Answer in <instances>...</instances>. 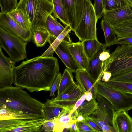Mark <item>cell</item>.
Listing matches in <instances>:
<instances>
[{
  "label": "cell",
  "mask_w": 132,
  "mask_h": 132,
  "mask_svg": "<svg viewBox=\"0 0 132 132\" xmlns=\"http://www.w3.org/2000/svg\"><path fill=\"white\" fill-rule=\"evenodd\" d=\"M59 73L57 59L38 56L15 68L13 84L30 92L49 91Z\"/></svg>",
  "instance_id": "cell-1"
},
{
  "label": "cell",
  "mask_w": 132,
  "mask_h": 132,
  "mask_svg": "<svg viewBox=\"0 0 132 132\" xmlns=\"http://www.w3.org/2000/svg\"><path fill=\"white\" fill-rule=\"evenodd\" d=\"M23 89L12 86L0 89V107L44 118V103L32 97Z\"/></svg>",
  "instance_id": "cell-2"
},
{
  "label": "cell",
  "mask_w": 132,
  "mask_h": 132,
  "mask_svg": "<svg viewBox=\"0 0 132 132\" xmlns=\"http://www.w3.org/2000/svg\"><path fill=\"white\" fill-rule=\"evenodd\" d=\"M104 69L111 73L110 80L132 82V44L118 45L106 62Z\"/></svg>",
  "instance_id": "cell-3"
},
{
  "label": "cell",
  "mask_w": 132,
  "mask_h": 132,
  "mask_svg": "<svg viewBox=\"0 0 132 132\" xmlns=\"http://www.w3.org/2000/svg\"><path fill=\"white\" fill-rule=\"evenodd\" d=\"M16 9L23 14L33 32L41 29L47 30L46 20L53 13L54 7L48 0H20Z\"/></svg>",
  "instance_id": "cell-4"
},
{
  "label": "cell",
  "mask_w": 132,
  "mask_h": 132,
  "mask_svg": "<svg viewBox=\"0 0 132 132\" xmlns=\"http://www.w3.org/2000/svg\"><path fill=\"white\" fill-rule=\"evenodd\" d=\"M98 20L90 0H85L82 17L74 32L81 42L86 40L98 39L96 33Z\"/></svg>",
  "instance_id": "cell-5"
},
{
  "label": "cell",
  "mask_w": 132,
  "mask_h": 132,
  "mask_svg": "<svg viewBox=\"0 0 132 132\" xmlns=\"http://www.w3.org/2000/svg\"><path fill=\"white\" fill-rule=\"evenodd\" d=\"M27 42L0 28V48L7 52L12 60L18 62L27 57Z\"/></svg>",
  "instance_id": "cell-6"
},
{
  "label": "cell",
  "mask_w": 132,
  "mask_h": 132,
  "mask_svg": "<svg viewBox=\"0 0 132 132\" xmlns=\"http://www.w3.org/2000/svg\"><path fill=\"white\" fill-rule=\"evenodd\" d=\"M97 92L109 101L115 111L127 112L132 109V94L114 89L100 80L97 83Z\"/></svg>",
  "instance_id": "cell-7"
},
{
  "label": "cell",
  "mask_w": 132,
  "mask_h": 132,
  "mask_svg": "<svg viewBox=\"0 0 132 132\" xmlns=\"http://www.w3.org/2000/svg\"><path fill=\"white\" fill-rule=\"evenodd\" d=\"M47 120L44 118L0 120V132H43L42 126Z\"/></svg>",
  "instance_id": "cell-8"
},
{
  "label": "cell",
  "mask_w": 132,
  "mask_h": 132,
  "mask_svg": "<svg viewBox=\"0 0 132 132\" xmlns=\"http://www.w3.org/2000/svg\"><path fill=\"white\" fill-rule=\"evenodd\" d=\"M0 28L27 42L30 41L33 38V33L31 29L22 27L15 22L7 13L0 12Z\"/></svg>",
  "instance_id": "cell-9"
},
{
  "label": "cell",
  "mask_w": 132,
  "mask_h": 132,
  "mask_svg": "<svg viewBox=\"0 0 132 132\" xmlns=\"http://www.w3.org/2000/svg\"><path fill=\"white\" fill-rule=\"evenodd\" d=\"M85 0H63L66 15L72 31L74 32L83 15Z\"/></svg>",
  "instance_id": "cell-10"
},
{
  "label": "cell",
  "mask_w": 132,
  "mask_h": 132,
  "mask_svg": "<svg viewBox=\"0 0 132 132\" xmlns=\"http://www.w3.org/2000/svg\"><path fill=\"white\" fill-rule=\"evenodd\" d=\"M15 63L6 57L0 48V89L12 86Z\"/></svg>",
  "instance_id": "cell-11"
},
{
  "label": "cell",
  "mask_w": 132,
  "mask_h": 132,
  "mask_svg": "<svg viewBox=\"0 0 132 132\" xmlns=\"http://www.w3.org/2000/svg\"><path fill=\"white\" fill-rule=\"evenodd\" d=\"M107 47L105 44H102L97 52L89 60L88 66L86 70L95 85L97 84L102 77L106 61L100 60L99 55Z\"/></svg>",
  "instance_id": "cell-12"
},
{
  "label": "cell",
  "mask_w": 132,
  "mask_h": 132,
  "mask_svg": "<svg viewBox=\"0 0 132 132\" xmlns=\"http://www.w3.org/2000/svg\"><path fill=\"white\" fill-rule=\"evenodd\" d=\"M103 18L111 25L132 20V8L128 4L117 9L105 11Z\"/></svg>",
  "instance_id": "cell-13"
},
{
  "label": "cell",
  "mask_w": 132,
  "mask_h": 132,
  "mask_svg": "<svg viewBox=\"0 0 132 132\" xmlns=\"http://www.w3.org/2000/svg\"><path fill=\"white\" fill-rule=\"evenodd\" d=\"M112 123L116 132H132V117L125 110L114 111Z\"/></svg>",
  "instance_id": "cell-14"
},
{
  "label": "cell",
  "mask_w": 132,
  "mask_h": 132,
  "mask_svg": "<svg viewBox=\"0 0 132 132\" xmlns=\"http://www.w3.org/2000/svg\"><path fill=\"white\" fill-rule=\"evenodd\" d=\"M78 85L84 93L90 92L93 97L97 100V84H94L90 76L86 70L79 69L75 73Z\"/></svg>",
  "instance_id": "cell-15"
},
{
  "label": "cell",
  "mask_w": 132,
  "mask_h": 132,
  "mask_svg": "<svg viewBox=\"0 0 132 132\" xmlns=\"http://www.w3.org/2000/svg\"><path fill=\"white\" fill-rule=\"evenodd\" d=\"M68 43L63 40L58 46L55 52L67 68L74 73L79 69L68 47Z\"/></svg>",
  "instance_id": "cell-16"
},
{
  "label": "cell",
  "mask_w": 132,
  "mask_h": 132,
  "mask_svg": "<svg viewBox=\"0 0 132 132\" xmlns=\"http://www.w3.org/2000/svg\"><path fill=\"white\" fill-rule=\"evenodd\" d=\"M68 47L79 69L86 70L89 60L84 51L82 42L68 43Z\"/></svg>",
  "instance_id": "cell-17"
},
{
  "label": "cell",
  "mask_w": 132,
  "mask_h": 132,
  "mask_svg": "<svg viewBox=\"0 0 132 132\" xmlns=\"http://www.w3.org/2000/svg\"><path fill=\"white\" fill-rule=\"evenodd\" d=\"M74 106H68L63 108L61 113L55 119L53 132H62L65 128L70 130L73 121L70 113Z\"/></svg>",
  "instance_id": "cell-18"
},
{
  "label": "cell",
  "mask_w": 132,
  "mask_h": 132,
  "mask_svg": "<svg viewBox=\"0 0 132 132\" xmlns=\"http://www.w3.org/2000/svg\"><path fill=\"white\" fill-rule=\"evenodd\" d=\"M72 31L69 25L66 26L63 31L56 38L50 47L41 56L44 57H53L54 52L61 42L64 40L69 43L72 42L69 33Z\"/></svg>",
  "instance_id": "cell-19"
},
{
  "label": "cell",
  "mask_w": 132,
  "mask_h": 132,
  "mask_svg": "<svg viewBox=\"0 0 132 132\" xmlns=\"http://www.w3.org/2000/svg\"><path fill=\"white\" fill-rule=\"evenodd\" d=\"M41 118L36 115L20 112L0 107V120L10 119H32Z\"/></svg>",
  "instance_id": "cell-20"
},
{
  "label": "cell",
  "mask_w": 132,
  "mask_h": 132,
  "mask_svg": "<svg viewBox=\"0 0 132 132\" xmlns=\"http://www.w3.org/2000/svg\"><path fill=\"white\" fill-rule=\"evenodd\" d=\"M77 85L74 81H73L60 95L57 96L55 98L52 99L53 102L62 108H63L64 105H75L76 103L72 98L71 96Z\"/></svg>",
  "instance_id": "cell-21"
},
{
  "label": "cell",
  "mask_w": 132,
  "mask_h": 132,
  "mask_svg": "<svg viewBox=\"0 0 132 132\" xmlns=\"http://www.w3.org/2000/svg\"><path fill=\"white\" fill-rule=\"evenodd\" d=\"M63 108L53 102L52 99H47L44 103V118L46 120L56 119L61 113Z\"/></svg>",
  "instance_id": "cell-22"
},
{
  "label": "cell",
  "mask_w": 132,
  "mask_h": 132,
  "mask_svg": "<svg viewBox=\"0 0 132 132\" xmlns=\"http://www.w3.org/2000/svg\"><path fill=\"white\" fill-rule=\"evenodd\" d=\"M101 26L104 33L105 44L107 47L114 45L117 37L116 36L114 31L111 26L103 18L101 22Z\"/></svg>",
  "instance_id": "cell-23"
},
{
  "label": "cell",
  "mask_w": 132,
  "mask_h": 132,
  "mask_svg": "<svg viewBox=\"0 0 132 132\" xmlns=\"http://www.w3.org/2000/svg\"><path fill=\"white\" fill-rule=\"evenodd\" d=\"M98 107V103L94 98L90 101L85 100L77 109L79 116H82L85 118L94 113Z\"/></svg>",
  "instance_id": "cell-24"
},
{
  "label": "cell",
  "mask_w": 132,
  "mask_h": 132,
  "mask_svg": "<svg viewBox=\"0 0 132 132\" xmlns=\"http://www.w3.org/2000/svg\"><path fill=\"white\" fill-rule=\"evenodd\" d=\"M54 10L53 15L58 19L66 26L69 25V23L66 14L64 7L63 0H53Z\"/></svg>",
  "instance_id": "cell-25"
},
{
  "label": "cell",
  "mask_w": 132,
  "mask_h": 132,
  "mask_svg": "<svg viewBox=\"0 0 132 132\" xmlns=\"http://www.w3.org/2000/svg\"><path fill=\"white\" fill-rule=\"evenodd\" d=\"M82 42L84 51L89 60L97 52L102 44L96 39L86 40Z\"/></svg>",
  "instance_id": "cell-26"
},
{
  "label": "cell",
  "mask_w": 132,
  "mask_h": 132,
  "mask_svg": "<svg viewBox=\"0 0 132 132\" xmlns=\"http://www.w3.org/2000/svg\"><path fill=\"white\" fill-rule=\"evenodd\" d=\"M103 82L110 87L121 92L132 94V82L110 80Z\"/></svg>",
  "instance_id": "cell-27"
},
{
  "label": "cell",
  "mask_w": 132,
  "mask_h": 132,
  "mask_svg": "<svg viewBox=\"0 0 132 132\" xmlns=\"http://www.w3.org/2000/svg\"><path fill=\"white\" fill-rule=\"evenodd\" d=\"M34 42L38 47L44 46L48 42L50 34L46 30L41 29L33 32Z\"/></svg>",
  "instance_id": "cell-28"
},
{
  "label": "cell",
  "mask_w": 132,
  "mask_h": 132,
  "mask_svg": "<svg viewBox=\"0 0 132 132\" xmlns=\"http://www.w3.org/2000/svg\"><path fill=\"white\" fill-rule=\"evenodd\" d=\"M97 101L98 108L102 112L107 114L113 117L115 111L112 104L106 98L97 94Z\"/></svg>",
  "instance_id": "cell-29"
},
{
  "label": "cell",
  "mask_w": 132,
  "mask_h": 132,
  "mask_svg": "<svg viewBox=\"0 0 132 132\" xmlns=\"http://www.w3.org/2000/svg\"><path fill=\"white\" fill-rule=\"evenodd\" d=\"M72 72L67 68L65 69L62 76L57 96L60 95L74 81Z\"/></svg>",
  "instance_id": "cell-30"
},
{
  "label": "cell",
  "mask_w": 132,
  "mask_h": 132,
  "mask_svg": "<svg viewBox=\"0 0 132 132\" xmlns=\"http://www.w3.org/2000/svg\"><path fill=\"white\" fill-rule=\"evenodd\" d=\"M7 13L15 22L22 27L25 29H31L30 24L20 11L15 9Z\"/></svg>",
  "instance_id": "cell-31"
},
{
  "label": "cell",
  "mask_w": 132,
  "mask_h": 132,
  "mask_svg": "<svg viewBox=\"0 0 132 132\" xmlns=\"http://www.w3.org/2000/svg\"><path fill=\"white\" fill-rule=\"evenodd\" d=\"M56 19V18L50 14L48 16L46 20V28L50 34L48 42L50 45L58 36L55 30Z\"/></svg>",
  "instance_id": "cell-32"
},
{
  "label": "cell",
  "mask_w": 132,
  "mask_h": 132,
  "mask_svg": "<svg viewBox=\"0 0 132 132\" xmlns=\"http://www.w3.org/2000/svg\"><path fill=\"white\" fill-rule=\"evenodd\" d=\"M104 12L117 9L127 5L126 0H103Z\"/></svg>",
  "instance_id": "cell-33"
},
{
  "label": "cell",
  "mask_w": 132,
  "mask_h": 132,
  "mask_svg": "<svg viewBox=\"0 0 132 132\" xmlns=\"http://www.w3.org/2000/svg\"><path fill=\"white\" fill-rule=\"evenodd\" d=\"M118 38L132 37V28L118 24L111 25Z\"/></svg>",
  "instance_id": "cell-34"
},
{
  "label": "cell",
  "mask_w": 132,
  "mask_h": 132,
  "mask_svg": "<svg viewBox=\"0 0 132 132\" xmlns=\"http://www.w3.org/2000/svg\"><path fill=\"white\" fill-rule=\"evenodd\" d=\"M17 0H0L1 12L8 13L16 9Z\"/></svg>",
  "instance_id": "cell-35"
},
{
  "label": "cell",
  "mask_w": 132,
  "mask_h": 132,
  "mask_svg": "<svg viewBox=\"0 0 132 132\" xmlns=\"http://www.w3.org/2000/svg\"><path fill=\"white\" fill-rule=\"evenodd\" d=\"M95 114L103 125H109L113 126L112 117L102 112L97 108L95 111Z\"/></svg>",
  "instance_id": "cell-36"
},
{
  "label": "cell",
  "mask_w": 132,
  "mask_h": 132,
  "mask_svg": "<svg viewBox=\"0 0 132 132\" xmlns=\"http://www.w3.org/2000/svg\"><path fill=\"white\" fill-rule=\"evenodd\" d=\"M93 7L97 19H101L104 12L103 0H94Z\"/></svg>",
  "instance_id": "cell-37"
},
{
  "label": "cell",
  "mask_w": 132,
  "mask_h": 132,
  "mask_svg": "<svg viewBox=\"0 0 132 132\" xmlns=\"http://www.w3.org/2000/svg\"><path fill=\"white\" fill-rule=\"evenodd\" d=\"M62 76L61 73L59 72L56 77L52 86L50 91V96H54L55 92L59 88Z\"/></svg>",
  "instance_id": "cell-38"
},
{
  "label": "cell",
  "mask_w": 132,
  "mask_h": 132,
  "mask_svg": "<svg viewBox=\"0 0 132 132\" xmlns=\"http://www.w3.org/2000/svg\"><path fill=\"white\" fill-rule=\"evenodd\" d=\"M76 124L79 132H96L84 121H77Z\"/></svg>",
  "instance_id": "cell-39"
},
{
  "label": "cell",
  "mask_w": 132,
  "mask_h": 132,
  "mask_svg": "<svg viewBox=\"0 0 132 132\" xmlns=\"http://www.w3.org/2000/svg\"><path fill=\"white\" fill-rule=\"evenodd\" d=\"M55 119L47 120L42 126L43 132H53Z\"/></svg>",
  "instance_id": "cell-40"
},
{
  "label": "cell",
  "mask_w": 132,
  "mask_h": 132,
  "mask_svg": "<svg viewBox=\"0 0 132 132\" xmlns=\"http://www.w3.org/2000/svg\"><path fill=\"white\" fill-rule=\"evenodd\" d=\"M84 121L95 130L96 132H102L101 128L92 120V118L88 117L85 118Z\"/></svg>",
  "instance_id": "cell-41"
},
{
  "label": "cell",
  "mask_w": 132,
  "mask_h": 132,
  "mask_svg": "<svg viewBox=\"0 0 132 132\" xmlns=\"http://www.w3.org/2000/svg\"><path fill=\"white\" fill-rule=\"evenodd\" d=\"M132 44V37L118 38L117 37L115 44Z\"/></svg>",
  "instance_id": "cell-42"
},
{
  "label": "cell",
  "mask_w": 132,
  "mask_h": 132,
  "mask_svg": "<svg viewBox=\"0 0 132 132\" xmlns=\"http://www.w3.org/2000/svg\"><path fill=\"white\" fill-rule=\"evenodd\" d=\"M110 56V50L106 49L100 54L99 58L100 60L105 62L109 58Z\"/></svg>",
  "instance_id": "cell-43"
},
{
  "label": "cell",
  "mask_w": 132,
  "mask_h": 132,
  "mask_svg": "<svg viewBox=\"0 0 132 132\" xmlns=\"http://www.w3.org/2000/svg\"><path fill=\"white\" fill-rule=\"evenodd\" d=\"M87 93H84L83 95L77 101L75 104L73 109L71 111L70 113L73 112L77 109L81 104L83 101L85 100Z\"/></svg>",
  "instance_id": "cell-44"
},
{
  "label": "cell",
  "mask_w": 132,
  "mask_h": 132,
  "mask_svg": "<svg viewBox=\"0 0 132 132\" xmlns=\"http://www.w3.org/2000/svg\"><path fill=\"white\" fill-rule=\"evenodd\" d=\"M65 27L61 24L56 19L55 21V30L58 36L64 30Z\"/></svg>",
  "instance_id": "cell-45"
},
{
  "label": "cell",
  "mask_w": 132,
  "mask_h": 132,
  "mask_svg": "<svg viewBox=\"0 0 132 132\" xmlns=\"http://www.w3.org/2000/svg\"><path fill=\"white\" fill-rule=\"evenodd\" d=\"M112 74L109 71H104L102 77V80L104 82L108 81L111 79Z\"/></svg>",
  "instance_id": "cell-46"
},
{
  "label": "cell",
  "mask_w": 132,
  "mask_h": 132,
  "mask_svg": "<svg viewBox=\"0 0 132 132\" xmlns=\"http://www.w3.org/2000/svg\"><path fill=\"white\" fill-rule=\"evenodd\" d=\"M101 129L102 132H116L113 126L109 125H103Z\"/></svg>",
  "instance_id": "cell-47"
},
{
  "label": "cell",
  "mask_w": 132,
  "mask_h": 132,
  "mask_svg": "<svg viewBox=\"0 0 132 132\" xmlns=\"http://www.w3.org/2000/svg\"><path fill=\"white\" fill-rule=\"evenodd\" d=\"M77 121H74L71 124L70 129V131L71 132H79L77 126L76 122Z\"/></svg>",
  "instance_id": "cell-48"
},
{
  "label": "cell",
  "mask_w": 132,
  "mask_h": 132,
  "mask_svg": "<svg viewBox=\"0 0 132 132\" xmlns=\"http://www.w3.org/2000/svg\"><path fill=\"white\" fill-rule=\"evenodd\" d=\"M117 24L132 28V20L124 21Z\"/></svg>",
  "instance_id": "cell-49"
},
{
  "label": "cell",
  "mask_w": 132,
  "mask_h": 132,
  "mask_svg": "<svg viewBox=\"0 0 132 132\" xmlns=\"http://www.w3.org/2000/svg\"><path fill=\"white\" fill-rule=\"evenodd\" d=\"M70 115L73 121H77V119L79 116L77 110L71 113H70Z\"/></svg>",
  "instance_id": "cell-50"
},
{
  "label": "cell",
  "mask_w": 132,
  "mask_h": 132,
  "mask_svg": "<svg viewBox=\"0 0 132 132\" xmlns=\"http://www.w3.org/2000/svg\"><path fill=\"white\" fill-rule=\"evenodd\" d=\"M93 98V95L92 93L89 92H87L86 94L85 100L88 101H90Z\"/></svg>",
  "instance_id": "cell-51"
},
{
  "label": "cell",
  "mask_w": 132,
  "mask_h": 132,
  "mask_svg": "<svg viewBox=\"0 0 132 132\" xmlns=\"http://www.w3.org/2000/svg\"><path fill=\"white\" fill-rule=\"evenodd\" d=\"M92 120L101 129L103 125L101 123L99 119L98 118H92Z\"/></svg>",
  "instance_id": "cell-52"
},
{
  "label": "cell",
  "mask_w": 132,
  "mask_h": 132,
  "mask_svg": "<svg viewBox=\"0 0 132 132\" xmlns=\"http://www.w3.org/2000/svg\"><path fill=\"white\" fill-rule=\"evenodd\" d=\"M85 120V118L81 115H79L78 117L77 121H84Z\"/></svg>",
  "instance_id": "cell-53"
},
{
  "label": "cell",
  "mask_w": 132,
  "mask_h": 132,
  "mask_svg": "<svg viewBox=\"0 0 132 132\" xmlns=\"http://www.w3.org/2000/svg\"><path fill=\"white\" fill-rule=\"evenodd\" d=\"M128 4L132 6V0H126Z\"/></svg>",
  "instance_id": "cell-54"
},
{
  "label": "cell",
  "mask_w": 132,
  "mask_h": 132,
  "mask_svg": "<svg viewBox=\"0 0 132 132\" xmlns=\"http://www.w3.org/2000/svg\"><path fill=\"white\" fill-rule=\"evenodd\" d=\"M48 0L52 3V2H53V0Z\"/></svg>",
  "instance_id": "cell-55"
},
{
  "label": "cell",
  "mask_w": 132,
  "mask_h": 132,
  "mask_svg": "<svg viewBox=\"0 0 132 132\" xmlns=\"http://www.w3.org/2000/svg\"><path fill=\"white\" fill-rule=\"evenodd\" d=\"M131 6V8H132V6Z\"/></svg>",
  "instance_id": "cell-56"
}]
</instances>
